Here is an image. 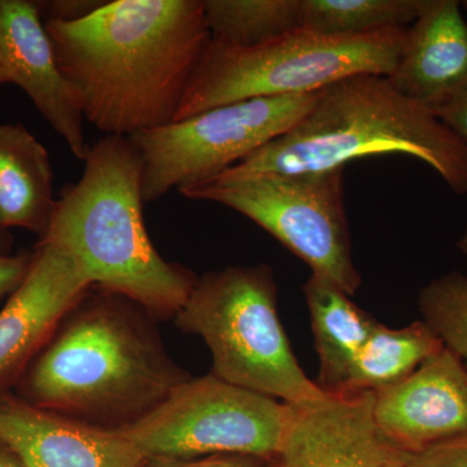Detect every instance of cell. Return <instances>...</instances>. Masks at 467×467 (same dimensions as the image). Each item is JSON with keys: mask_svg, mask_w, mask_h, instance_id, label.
I'll return each instance as SVG.
<instances>
[{"mask_svg": "<svg viewBox=\"0 0 467 467\" xmlns=\"http://www.w3.org/2000/svg\"><path fill=\"white\" fill-rule=\"evenodd\" d=\"M43 23L84 119L117 137L175 121L212 38L202 0H115Z\"/></svg>", "mask_w": 467, "mask_h": 467, "instance_id": "cell-1", "label": "cell"}, {"mask_svg": "<svg viewBox=\"0 0 467 467\" xmlns=\"http://www.w3.org/2000/svg\"><path fill=\"white\" fill-rule=\"evenodd\" d=\"M158 318L91 285L70 306L12 392L33 407L101 429L135 425L192 378L169 355Z\"/></svg>", "mask_w": 467, "mask_h": 467, "instance_id": "cell-2", "label": "cell"}, {"mask_svg": "<svg viewBox=\"0 0 467 467\" xmlns=\"http://www.w3.org/2000/svg\"><path fill=\"white\" fill-rule=\"evenodd\" d=\"M81 180L57 201L38 243L75 256L95 287L137 301L159 319L174 318L199 276L165 260L143 218V159L128 137L107 135L90 147Z\"/></svg>", "mask_w": 467, "mask_h": 467, "instance_id": "cell-3", "label": "cell"}, {"mask_svg": "<svg viewBox=\"0 0 467 467\" xmlns=\"http://www.w3.org/2000/svg\"><path fill=\"white\" fill-rule=\"evenodd\" d=\"M378 155L420 160L451 192L467 193L466 140L377 75L348 77L318 91L290 130L217 177L321 173Z\"/></svg>", "mask_w": 467, "mask_h": 467, "instance_id": "cell-4", "label": "cell"}, {"mask_svg": "<svg viewBox=\"0 0 467 467\" xmlns=\"http://www.w3.org/2000/svg\"><path fill=\"white\" fill-rule=\"evenodd\" d=\"M182 333L212 353L214 377L290 405L324 399L300 367L278 313L275 272L266 264L234 265L199 276L175 315Z\"/></svg>", "mask_w": 467, "mask_h": 467, "instance_id": "cell-5", "label": "cell"}, {"mask_svg": "<svg viewBox=\"0 0 467 467\" xmlns=\"http://www.w3.org/2000/svg\"><path fill=\"white\" fill-rule=\"evenodd\" d=\"M408 27L358 36H326L297 29L251 48L211 38L175 121L254 98L313 94L358 75L389 77L404 47Z\"/></svg>", "mask_w": 467, "mask_h": 467, "instance_id": "cell-6", "label": "cell"}, {"mask_svg": "<svg viewBox=\"0 0 467 467\" xmlns=\"http://www.w3.org/2000/svg\"><path fill=\"white\" fill-rule=\"evenodd\" d=\"M180 193L250 218L303 260L312 275L333 282L349 296L361 287L347 217L344 168L321 173L216 177Z\"/></svg>", "mask_w": 467, "mask_h": 467, "instance_id": "cell-7", "label": "cell"}, {"mask_svg": "<svg viewBox=\"0 0 467 467\" xmlns=\"http://www.w3.org/2000/svg\"><path fill=\"white\" fill-rule=\"evenodd\" d=\"M294 407L213 374L190 378L135 425L119 431L147 459L241 454L275 459Z\"/></svg>", "mask_w": 467, "mask_h": 467, "instance_id": "cell-8", "label": "cell"}, {"mask_svg": "<svg viewBox=\"0 0 467 467\" xmlns=\"http://www.w3.org/2000/svg\"><path fill=\"white\" fill-rule=\"evenodd\" d=\"M313 94L254 98L140 131L131 140L143 159V201L207 182L290 130L317 100Z\"/></svg>", "mask_w": 467, "mask_h": 467, "instance_id": "cell-9", "label": "cell"}, {"mask_svg": "<svg viewBox=\"0 0 467 467\" xmlns=\"http://www.w3.org/2000/svg\"><path fill=\"white\" fill-rule=\"evenodd\" d=\"M373 392L327 393L292 405L290 425L267 467H407L411 454L374 417Z\"/></svg>", "mask_w": 467, "mask_h": 467, "instance_id": "cell-10", "label": "cell"}, {"mask_svg": "<svg viewBox=\"0 0 467 467\" xmlns=\"http://www.w3.org/2000/svg\"><path fill=\"white\" fill-rule=\"evenodd\" d=\"M29 273L0 310V393L12 391L58 321L88 288L75 256L36 243Z\"/></svg>", "mask_w": 467, "mask_h": 467, "instance_id": "cell-11", "label": "cell"}, {"mask_svg": "<svg viewBox=\"0 0 467 467\" xmlns=\"http://www.w3.org/2000/svg\"><path fill=\"white\" fill-rule=\"evenodd\" d=\"M0 70L84 161L90 150L84 115L57 66L38 3L0 0Z\"/></svg>", "mask_w": 467, "mask_h": 467, "instance_id": "cell-12", "label": "cell"}, {"mask_svg": "<svg viewBox=\"0 0 467 467\" xmlns=\"http://www.w3.org/2000/svg\"><path fill=\"white\" fill-rule=\"evenodd\" d=\"M374 417L408 453L467 434V368L442 348L402 382L376 393Z\"/></svg>", "mask_w": 467, "mask_h": 467, "instance_id": "cell-13", "label": "cell"}, {"mask_svg": "<svg viewBox=\"0 0 467 467\" xmlns=\"http://www.w3.org/2000/svg\"><path fill=\"white\" fill-rule=\"evenodd\" d=\"M0 441L26 467H143L147 457L115 430L0 393Z\"/></svg>", "mask_w": 467, "mask_h": 467, "instance_id": "cell-14", "label": "cell"}, {"mask_svg": "<svg viewBox=\"0 0 467 467\" xmlns=\"http://www.w3.org/2000/svg\"><path fill=\"white\" fill-rule=\"evenodd\" d=\"M457 0H420L392 85L434 110L467 90V21Z\"/></svg>", "mask_w": 467, "mask_h": 467, "instance_id": "cell-15", "label": "cell"}, {"mask_svg": "<svg viewBox=\"0 0 467 467\" xmlns=\"http://www.w3.org/2000/svg\"><path fill=\"white\" fill-rule=\"evenodd\" d=\"M57 201L46 147L23 124H0V225L42 238Z\"/></svg>", "mask_w": 467, "mask_h": 467, "instance_id": "cell-16", "label": "cell"}, {"mask_svg": "<svg viewBox=\"0 0 467 467\" xmlns=\"http://www.w3.org/2000/svg\"><path fill=\"white\" fill-rule=\"evenodd\" d=\"M303 292L318 355L315 382L326 393H342L377 319L322 276L310 275Z\"/></svg>", "mask_w": 467, "mask_h": 467, "instance_id": "cell-17", "label": "cell"}, {"mask_svg": "<svg viewBox=\"0 0 467 467\" xmlns=\"http://www.w3.org/2000/svg\"><path fill=\"white\" fill-rule=\"evenodd\" d=\"M442 348L441 340L422 319L401 328L377 321L342 393L384 391L402 382Z\"/></svg>", "mask_w": 467, "mask_h": 467, "instance_id": "cell-18", "label": "cell"}, {"mask_svg": "<svg viewBox=\"0 0 467 467\" xmlns=\"http://www.w3.org/2000/svg\"><path fill=\"white\" fill-rule=\"evenodd\" d=\"M212 39L229 47L265 45L300 29L299 0H202Z\"/></svg>", "mask_w": 467, "mask_h": 467, "instance_id": "cell-19", "label": "cell"}, {"mask_svg": "<svg viewBox=\"0 0 467 467\" xmlns=\"http://www.w3.org/2000/svg\"><path fill=\"white\" fill-rule=\"evenodd\" d=\"M300 29L326 36H358L408 27L420 0H299Z\"/></svg>", "mask_w": 467, "mask_h": 467, "instance_id": "cell-20", "label": "cell"}, {"mask_svg": "<svg viewBox=\"0 0 467 467\" xmlns=\"http://www.w3.org/2000/svg\"><path fill=\"white\" fill-rule=\"evenodd\" d=\"M420 319L467 368V275L451 272L418 294Z\"/></svg>", "mask_w": 467, "mask_h": 467, "instance_id": "cell-21", "label": "cell"}, {"mask_svg": "<svg viewBox=\"0 0 467 467\" xmlns=\"http://www.w3.org/2000/svg\"><path fill=\"white\" fill-rule=\"evenodd\" d=\"M407 467H467V434L411 454Z\"/></svg>", "mask_w": 467, "mask_h": 467, "instance_id": "cell-22", "label": "cell"}, {"mask_svg": "<svg viewBox=\"0 0 467 467\" xmlns=\"http://www.w3.org/2000/svg\"><path fill=\"white\" fill-rule=\"evenodd\" d=\"M143 467H267V461L241 454L202 457V459H147Z\"/></svg>", "mask_w": 467, "mask_h": 467, "instance_id": "cell-23", "label": "cell"}, {"mask_svg": "<svg viewBox=\"0 0 467 467\" xmlns=\"http://www.w3.org/2000/svg\"><path fill=\"white\" fill-rule=\"evenodd\" d=\"M33 257V250L0 256V299L11 296L20 287L32 266Z\"/></svg>", "mask_w": 467, "mask_h": 467, "instance_id": "cell-24", "label": "cell"}, {"mask_svg": "<svg viewBox=\"0 0 467 467\" xmlns=\"http://www.w3.org/2000/svg\"><path fill=\"white\" fill-rule=\"evenodd\" d=\"M104 2L91 0H55L38 3L43 20L75 21L90 15Z\"/></svg>", "mask_w": 467, "mask_h": 467, "instance_id": "cell-25", "label": "cell"}, {"mask_svg": "<svg viewBox=\"0 0 467 467\" xmlns=\"http://www.w3.org/2000/svg\"><path fill=\"white\" fill-rule=\"evenodd\" d=\"M431 112L467 142V90L451 98Z\"/></svg>", "mask_w": 467, "mask_h": 467, "instance_id": "cell-26", "label": "cell"}, {"mask_svg": "<svg viewBox=\"0 0 467 467\" xmlns=\"http://www.w3.org/2000/svg\"><path fill=\"white\" fill-rule=\"evenodd\" d=\"M0 467H26L17 459L14 451H9L2 441H0Z\"/></svg>", "mask_w": 467, "mask_h": 467, "instance_id": "cell-27", "label": "cell"}, {"mask_svg": "<svg viewBox=\"0 0 467 467\" xmlns=\"http://www.w3.org/2000/svg\"><path fill=\"white\" fill-rule=\"evenodd\" d=\"M14 236L11 232L0 225V256H9L14 254Z\"/></svg>", "mask_w": 467, "mask_h": 467, "instance_id": "cell-28", "label": "cell"}, {"mask_svg": "<svg viewBox=\"0 0 467 467\" xmlns=\"http://www.w3.org/2000/svg\"><path fill=\"white\" fill-rule=\"evenodd\" d=\"M457 248L461 251V254L467 259V223L465 230H463L462 235H461L460 241L457 242Z\"/></svg>", "mask_w": 467, "mask_h": 467, "instance_id": "cell-29", "label": "cell"}, {"mask_svg": "<svg viewBox=\"0 0 467 467\" xmlns=\"http://www.w3.org/2000/svg\"><path fill=\"white\" fill-rule=\"evenodd\" d=\"M3 84H7V78H5V73L0 70V86Z\"/></svg>", "mask_w": 467, "mask_h": 467, "instance_id": "cell-30", "label": "cell"}, {"mask_svg": "<svg viewBox=\"0 0 467 467\" xmlns=\"http://www.w3.org/2000/svg\"><path fill=\"white\" fill-rule=\"evenodd\" d=\"M462 7L465 8L466 12H467V0H466V2L462 3Z\"/></svg>", "mask_w": 467, "mask_h": 467, "instance_id": "cell-31", "label": "cell"}]
</instances>
